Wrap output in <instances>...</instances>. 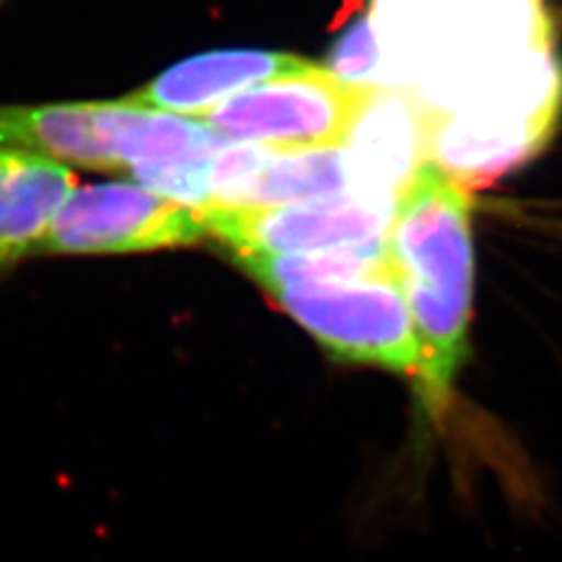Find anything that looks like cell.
Returning a JSON list of instances; mask_svg holds the SVG:
<instances>
[{
    "label": "cell",
    "instance_id": "cell-1",
    "mask_svg": "<svg viewBox=\"0 0 562 562\" xmlns=\"http://www.w3.org/2000/svg\"><path fill=\"white\" fill-rule=\"evenodd\" d=\"M386 260L419 345L417 396L441 417L469 355L476 262L469 192L434 162H422L396 195Z\"/></svg>",
    "mask_w": 562,
    "mask_h": 562
},
{
    "label": "cell",
    "instance_id": "cell-2",
    "mask_svg": "<svg viewBox=\"0 0 562 562\" xmlns=\"http://www.w3.org/2000/svg\"><path fill=\"white\" fill-rule=\"evenodd\" d=\"M266 291L330 355L417 380L419 345L392 268Z\"/></svg>",
    "mask_w": 562,
    "mask_h": 562
},
{
    "label": "cell",
    "instance_id": "cell-3",
    "mask_svg": "<svg viewBox=\"0 0 562 562\" xmlns=\"http://www.w3.org/2000/svg\"><path fill=\"white\" fill-rule=\"evenodd\" d=\"M373 94V87L347 82L314 64L223 101L200 122L231 144L277 153L336 150L347 144Z\"/></svg>",
    "mask_w": 562,
    "mask_h": 562
},
{
    "label": "cell",
    "instance_id": "cell-4",
    "mask_svg": "<svg viewBox=\"0 0 562 562\" xmlns=\"http://www.w3.org/2000/svg\"><path fill=\"white\" fill-rule=\"evenodd\" d=\"M206 237L200 211L134 183L74 188L38 256L138 254L192 246Z\"/></svg>",
    "mask_w": 562,
    "mask_h": 562
},
{
    "label": "cell",
    "instance_id": "cell-5",
    "mask_svg": "<svg viewBox=\"0 0 562 562\" xmlns=\"http://www.w3.org/2000/svg\"><path fill=\"white\" fill-rule=\"evenodd\" d=\"M394 202L342 192L336 198L286 206L211 209L200 214L206 235L223 241L235 258L251 254H328L386 246Z\"/></svg>",
    "mask_w": 562,
    "mask_h": 562
},
{
    "label": "cell",
    "instance_id": "cell-6",
    "mask_svg": "<svg viewBox=\"0 0 562 562\" xmlns=\"http://www.w3.org/2000/svg\"><path fill=\"white\" fill-rule=\"evenodd\" d=\"M349 165L340 148L277 153L227 144L211 157V209H272L349 192Z\"/></svg>",
    "mask_w": 562,
    "mask_h": 562
},
{
    "label": "cell",
    "instance_id": "cell-7",
    "mask_svg": "<svg viewBox=\"0 0 562 562\" xmlns=\"http://www.w3.org/2000/svg\"><path fill=\"white\" fill-rule=\"evenodd\" d=\"M314 64L284 52L221 49L171 66L130 99L153 111L181 117H204L223 101L256 85L310 70Z\"/></svg>",
    "mask_w": 562,
    "mask_h": 562
},
{
    "label": "cell",
    "instance_id": "cell-8",
    "mask_svg": "<svg viewBox=\"0 0 562 562\" xmlns=\"http://www.w3.org/2000/svg\"><path fill=\"white\" fill-rule=\"evenodd\" d=\"M76 176L43 155L0 144V281L38 256Z\"/></svg>",
    "mask_w": 562,
    "mask_h": 562
},
{
    "label": "cell",
    "instance_id": "cell-9",
    "mask_svg": "<svg viewBox=\"0 0 562 562\" xmlns=\"http://www.w3.org/2000/svg\"><path fill=\"white\" fill-rule=\"evenodd\" d=\"M99 122L122 171L198 160L231 144L200 120L153 111L130 97L99 101Z\"/></svg>",
    "mask_w": 562,
    "mask_h": 562
},
{
    "label": "cell",
    "instance_id": "cell-10",
    "mask_svg": "<svg viewBox=\"0 0 562 562\" xmlns=\"http://www.w3.org/2000/svg\"><path fill=\"white\" fill-rule=\"evenodd\" d=\"M371 101L349 136L359 144V192L394 202L422 165L417 150L425 148V127L415 132L413 113L396 97L375 92Z\"/></svg>",
    "mask_w": 562,
    "mask_h": 562
},
{
    "label": "cell",
    "instance_id": "cell-11",
    "mask_svg": "<svg viewBox=\"0 0 562 562\" xmlns=\"http://www.w3.org/2000/svg\"><path fill=\"white\" fill-rule=\"evenodd\" d=\"M333 74L338 78L355 82L363 76H371L378 64V49H375V35L371 31V20H363L351 24V29L338 41L333 49Z\"/></svg>",
    "mask_w": 562,
    "mask_h": 562
}]
</instances>
